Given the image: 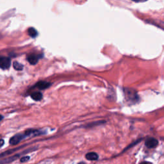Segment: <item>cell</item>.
Returning a JSON list of instances; mask_svg holds the SVG:
<instances>
[{"label": "cell", "mask_w": 164, "mask_h": 164, "mask_svg": "<svg viewBox=\"0 0 164 164\" xmlns=\"http://www.w3.org/2000/svg\"><path fill=\"white\" fill-rule=\"evenodd\" d=\"M10 59L8 57H0V68L2 69H7L10 66Z\"/></svg>", "instance_id": "cell-1"}, {"label": "cell", "mask_w": 164, "mask_h": 164, "mask_svg": "<svg viewBox=\"0 0 164 164\" xmlns=\"http://www.w3.org/2000/svg\"><path fill=\"white\" fill-rule=\"evenodd\" d=\"M145 145H146V146L147 148H155L158 145V141L157 139L153 138V137H150V138L146 139V142H145Z\"/></svg>", "instance_id": "cell-2"}, {"label": "cell", "mask_w": 164, "mask_h": 164, "mask_svg": "<svg viewBox=\"0 0 164 164\" xmlns=\"http://www.w3.org/2000/svg\"><path fill=\"white\" fill-rule=\"evenodd\" d=\"M26 137L25 134H21V133H19L16 135H14L12 137V138L10 139V144L11 145H16L17 144L20 143L21 141L24 139Z\"/></svg>", "instance_id": "cell-3"}, {"label": "cell", "mask_w": 164, "mask_h": 164, "mask_svg": "<svg viewBox=\"0 0 164 164\" xmlns=\"http://www.w3.org/2000/svg\"><path fill=\"white\" fill-rule=\"evenodd\" d=\"M40 55H38L35 54H32L28 56L27 60L29 62V63L32 65H35L37 63L38 60L40 58Z\"/></svg>", "instance_id": "cell-4"}, {"label": "cell", "mask_w": 164, "mask_h": 164, "mask_svg": "<svg viewBox=\"0 0 164 164\" xmlns=\"http://www.w3.org/2000/svg\"><path fill=\"white\" fill-rule=\"evenodd\" d=\"M85 158L90 161H96L99 159V155L95 152H90L86 154Z\"/></svg>", "instance_id": "cell-5"}, {"label": "cell", "mask_w": 164, "mask_h": 164, "mask_svg": "<svg viewBox=\"0 0 164 164\" xmlns=\"http://www.w3.org/2000/svg\"><path fill=\"white\" fill-rule=\"evenodd\" d=\"M51 85V83H49V82L41 81V82H39L37 83L36 87H37V88L43 90V89H46L48 88V87L50 86Z\"/></svg>", "instance_id": "cell-6"}, {"label": "cell", "mask_w": 164, "mask_h": 164, "mask_svg": "<svg viewBox=\"0 0 164 164\" xmlns=\"http://www.w3.org/2000/svg\"><path fill=\"white\" fill-rule=\"evenodd\" d=\"M31 97L33 100L40 101V100H41V99L43 98V94L39 92H33L31 94Z\"/></svg>", "instance_id": "cell-7"}, {"label": "cell", "mask_w": 164, "mask_h": 164, "mask_svg": "<svg viewBox=\"0 0 164 164\" xmlns=\"http://www.w3.org/2000/svg\"><path fill=\"white\" fill-rule=\"evenodd\" d=\"M28 35L32 37V38H34V37H35L37 35V30L35 29V28H30L28 30Z\"/></svg>", "instance_id": "cell-8"}, {"label": "cell", "mask_w": 164, "mask_h": 164, "mask_svg": "<svg viewBox=\"0 0 164 164\" xmlns=\"http://www.w3.org/2000/svg\"><path fill=\"white\" fill-rule=\"evenodd\" d=\"M13 66L15 69L17 71H21L23 69V66L18 62H14L13 64Z\"/></svg>", "instance_id": "cell-9"}, {"label": "cell", "mask_w": 164, "mask_h": 164, "mask_svg": "<svg viewBox=\"0 0 164 164\" xmlns=\"http://www.w3.org/2000/svg\"><path fill=\"white\" fill-rule=\"evenodd\" d=\"M30 156H23V157H22L21 158V162H28V160H30Z\"/></svg>", "instance_id": "cell-10"}, {"label": "cell", "mask_w": 164, "mask_h": 164, "mask_svg": "<svg viewBox=\"0 0 164 164\" xmlns=\"http://www.w3.org/2000/svg\"><path fill=\"white\" fill-rule=\"evenodd\" d=\"M4 140L3 139H0V147H1L4 145Z\"/></svg>", "instance_id": "cell-11"}, {"label": "cell", "mask_w": 164, "mask_h": 164, "mask_svg": "<svg viewBox=\"0 0 164 164\" xmlns=\"http://www.w3.org/2000/svg\"><path fill=\"white\" fill-rule=\"evenodd\" d=\"M140 164H152V163L150 162H146V161H144V162H141Z\"/></svg>", "instance_id": "cell-12"}, {"label": "cell", "mask_w": 164, "mask_h": 164, "mask_svg": "<svg viewBox=\"0 0 164 164\" xmlns=\"http://www.w3.org/2000/svg\"><path fill=\"white\" fill-rule=\"evenodd\" d=\"M78 164H86L84 162H79V163H78Z\"/></svg>", "instance_id": "cell-13"}, {"label": "cell", "mask_w": 164, "mask_h": 164, "mask_svg": "<svg viewBox=\"0 0 164 164\" xmlns=\"http://www.w3.org/2000/svg\"><path fill=\"white\" fill-rule=\"evenodd\" d=\"M3 119V116L1 115H0V121H1Z\"/></svg>", "instance_id": "cell-14"}]
</instances>
